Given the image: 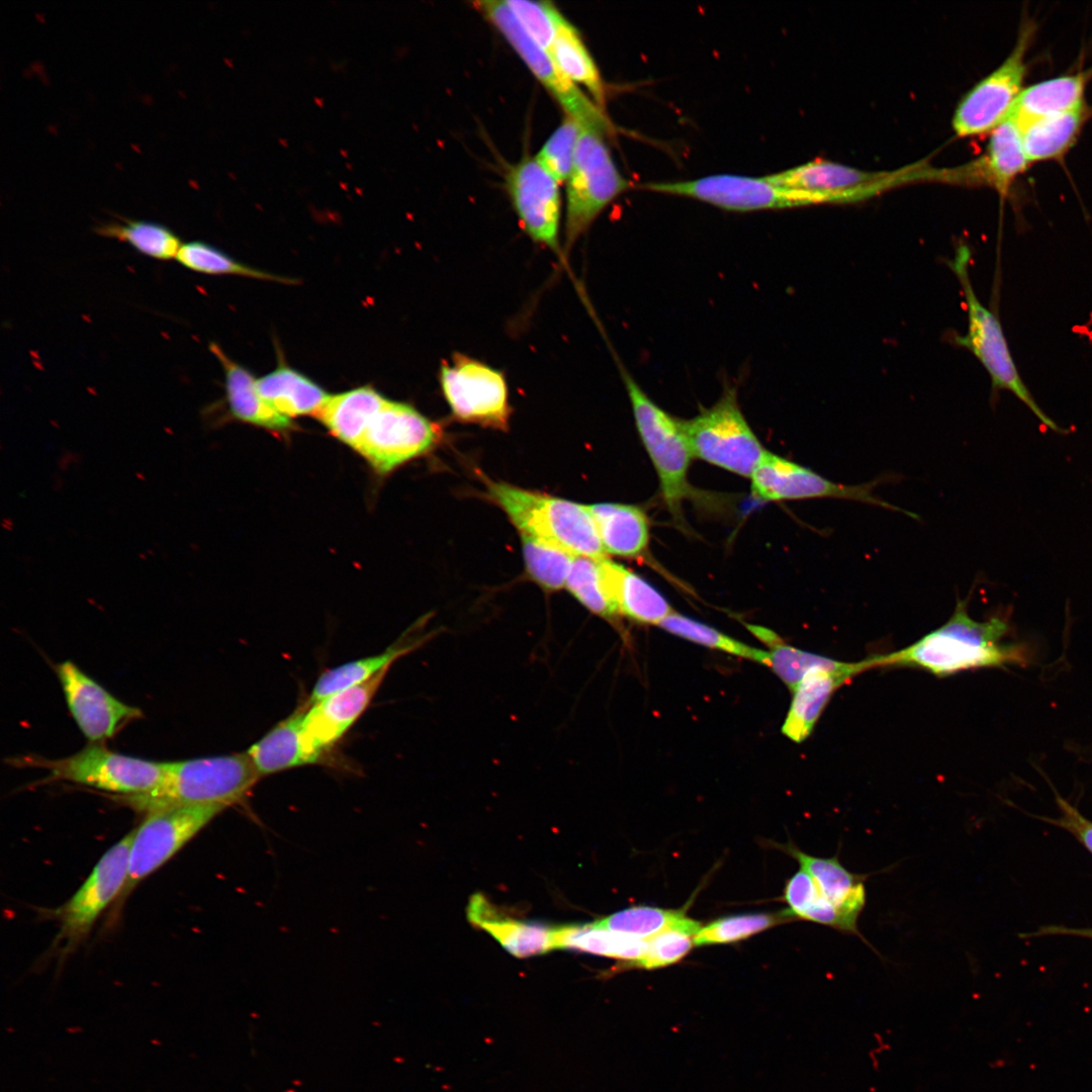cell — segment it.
Here are the masks:
<instances>
[{
    "label": "cell",
    "mask_w": 1092,
    "mask_h": 1092,
    "mask_svg": "<svg viewBox=\"0 0 1092 1092\" xmlns=\"http://www.w3.org/2000/svg\"><path fill=\"white\" fill-rule=\"evenodd\" d=\"M1008 623L1000 617L980 622L971 618L966 603L939 628L898 651L872 656L875 667L913 666L944 676L981 667L1025 664L1027 653L1017 643L1004 642Z\"/></svg>",
    "instance_id": "1"
},
{
    "label": "cell",
    "mask_w": 1092,
    "mask_h": 1092,
    "mask_svg": "<svg viewBox=\"0 0 1092 1092\" xmlns=\"http://www.w3.org/2000/svg\"><path fill=\"white\" fill-rule=\"evenodd\" d=\"M421 631L422 629L412 627L382 652L325 670L312 687L307 705L389 669L393 662L425 645L436 634Z\"/></svg>",
    "instance_id": "26"
},
{
    "label": "cell",
    "mask_w": 1092,
    "mask_h": 1092,
    "mask_svg": "<svg viewBox=\"0 0 1092 1092\" xmlns=\"http://www.w3.org/2000/svg\"><path fill=\"white\" fill-rule=\"evenodd\" d=\"M635 424L654 465L661 493L670 514L681 519L682 500L690 493L688 472L693 457L681 421L658 406L622 369Z\"/></svg>",
    "instance_id": "6"
},
{
    "label": "cell",
    "mask_w": 1092,
    "mask_h": 1092,
    "mask_svg": "<svg viewBox=\"0 0 1092 1092\" xmlns=\"http://www.w3.org/2000/svg\"><path fill=\"white\" fill-rule=\"evenodd\" d=\"M558 948L619 960L638 961L647 949V940L637 936L598 927L593 923L558 926Z\"/></svg>",
    "instance_id": "35"
},
{
    "label": "cell",
    "mask_w": 1092,
    "mask_h": 1092,
    "mask_svg": "<svg viewBox=\"0 0 1092 1092\" xmlns=\"http://www.w3.org/2000/svg\"><path fill=\"white\" fill-rule=\"evenodd\" d=\"M549 56L566 79L584 87L599 107L605 105V87L600 71L579 32L564 16L558 23Z\"/></svg>",
    "instance_id": "34"
},
{
    "label": "cell",
    "mask_w": 1092,
    "mask_h": 1092,
    "mask_svg": "<svg viewBox=\"0 0 1092 1092\" xmlns=\"http://www.w3.org/2000/svg\"><path fill=\"white\" fill-rule=\"evenodd\" d=\"M785 902L788 915L831 927L837 931L856 935L867 942L859 930L854 928L838 909L820 892L812 877L800 869L786 884Z\"/></svg>",
    "instance_id": "36"
},
{
    "label": "cell",
    "mask_w": 1092,
    "mask_h": 1092,
    "mask_svg": "<svg viewBox=\"0 0 1092 1092\" xmlns=\"http://www.w3.org/2000/svg\"><path fill=\"white\" fill-rule=\"evenodd\" d=\"M766 665L790 688L792 691L799 685L809 672L820 669H838L847 662L831 659L819 654L803 651L789 646L780 640L770 646Z\"/></svg>",
    "instance_id": "43"
},
{
    "label": "cell",
    "mask_w": 1092,
    "mask_h": 1092,
    "mask_svg": "<svg viewBox=\"0 0 1092 1092\" xmlns=\"http://www.w3.org/2000/svg\"><path fill=\"white\" fill-rule=\"evenodd\" d=\"M766 178L777 185L819 193L827 202H853L903 183L933 178V171L914 166L893 172H871L815 160Z\"/></svg>",
    "instance_id": "16"
},
{
    "label": "cell",
    "mask_w": 1092,
    "mask_h": 1092,
    "mask_svg": "<svg viewBox=\"0 0 1092 1092\" xmlns=\"http://www.w3.org/2000/svg\"><path fill=\"white\" fill-rule=\"evenodd\" d=\"M388 670L307 705L302 719V737L318 761L324 760L365 712Z\"/></svg>",
    "instance_id": "20"
},
{
    "label": "cell",
    "mask_w": 1092,
    "mask_h": 1092,
    "mask_svg": "<svg viewBox=\"0 0 1092 1092\" xmlns=\"http://www.w3.org/2000/svg\"><path fill=\"white\" fill-rule=\"evenodd\" d=\"M307 708L298 707L247 750L260 777L320 762L302 737V719Z\"/></svg>",
    "instance_id": "28"
},
{
    "label": "cell",
    "mask_w": 1092,
    "mask_h": 1092,
    "mask_svg": "<svg viewBox=\"0 0 1092 1092\" xmlns=\"http://www.w3.org/2000/svg\"><path fill=\"white\" fill-rule=\"evenodd\" d=\"M565 587L590 613L609 621L620 616L601 560L574 556Z\"/></svg>",
    "instance_id": "38"
},
{
    "label": "cell",
    "mask_w": 1092,
    "mask_h": 1092,
    "mask_svg": "<svg viewBox=\"0 0 1092 1092\" xmlns=\"http://www.w3.org/2000/svg\"><path fill=\"white\" fill-rule=\"evenodd\" d=\"M874 668L872 658L847 662L838 669H815L806 674L793 690V700L782 732L796 743L813 731L833 694L856 674Z\"/></svg>",
    "instance_id": "22"
},
{
    "label": "cell",
    "mask_w": 1092,
    "mask_h": 1092,
    "mask_svg": "<svg viewBox=\"0 0 1092 1092\" xmlns=\"http://www.w3.org/2000/svg\"><path fill=\"white\" fill-rule=\"evenodd\" d=\"M507 3L524 29L549 54L563 16L559 10L548 1L510 0Z\"/></svg>",
    "instance_id": "46"
},
{
    "label": "cell",
    "mask_w": 1092,
    "mask_h": 1092,
    "mask_svg": "<svg viewBox=\"0 0 1092 1092\" xmlns=\"http://www.w3.org/2000/svg\"><path fill=\"white\" fill-rule=\"evenodd\" d=\"M521 538L526 570L532 580L548 592L563 588L575 555L534 537Z\"/></svg>",
    "instance_id": "40"
},
{
    "label": "cell",
    "mask_w": 1092,
    "mask_h": 1092,
    "mask_svg": "<svg viewBox=\"0 0 1092 1092\" xmlns=\"http://www.w3.org/2000/svg\"><path fill=\"white\" fill-rule=\"evenodd\" d=\"M694 938V934L682 930H664L647 939L645 953L632 965L653 970L674 964L690 951Z\"/></svg>",
    "instance_id": "47"
},
{
    "label": "cell",
    "mask_w": 1092,
    "mask_h": 1092,
    "mask_svg": "<svg viewBox=\"0 0 1092 1092\" xmlns=\"http://www.w3.org/2000/svg\"><path fill=\"white\" fill-rule=\"evenodd\" d=\"M784 849L799 861L801 869L812 877L820 892L858 929V918L867 904L864 881L868 875L848 871L837 855L813 856L791 842Z\"/></svg>",
    "instance_id": "24"
},
{
    "label": "cell",
    "mask_w": 1092,
    "mask_h": 1092,
    "mask_svg": "<svg viewBox=\"0 0 1092 1092\" xmlns=\"http://www.w3.org/2000/svg\"><path fill=\"white\" fill-rule=\"evenodd\" d=\"M466 914L472 925L486 931L516 958H529L558 948V926L527 922L502 914L480 893L470 897Z\"/></svg>",
    "instance_id": "21"
},
{
    "label": "cell",
    "mask_w": 1092,
    "mask_h": 1092,
    "mask_svg": "<svg viewBox=\"0 0 1092 1092\" xmlns=\"http://www.w3.org/2000/svg\"><path fill=\"white\" fill-rule=\"evenodd\" d=\"M659 626L669 633L698 644L723 650L731 654L767 663L768 652L752 648L734 640L720 631L679 614L671 613Z\"/></svg>",
    "instance_id": "42"
},
{
    "label": "cell",
    "mask_w": 1092,
    "mask_h": 1092,
    "mask_svg": "<svg viewBox=\"0 0 1092 1092\" xmlns=\"http://www.w3.org/2000/svg\"><path fill=\"white\" fill-rule=\"evenodd\" d=\"M694 457L749 477L765 450L745 420L735 388L725 389L709 408L681 421Z\"/></svg>",
    "instance_id": "8"
},
{
    "label": "cell",
    "mask_w": 1092,
    "mask_h": 1092,
    "mask_svg": "<svg viewBox=\"0 0 1092 1092\" xmlns=\"http://www.w3.org/2000/svg\"><path fill=\"white\" fill-rule=\"evenodd\" d=\"M193 272L207 275H237L255 279L292 283V279L277 276L245 265L219 249L201 241L181 245L175 259Z\"/></svg>",
    "instance_id": "41"
},
{
    "label": "cell",
    "mask_w": 1092,
    "mask_h": 1092,
    "mask_svg": "<svg viewBox=\"0 0 1092 1092\" xmlns=\"http://www.w3.org/2000/svg\"><path fill=\"white\" fill-rule=\"evenodd\" d=\"M1042 935H1072L1092 939V928H1072L1065 926H1044L1033 933H1028L1025 937H1035Z\"/></svg>",
    "instance_id": "49"
},
{
    "label": "cell",
    "mask_w": 1092,
    "mask_h": 1092,
    "mask_svg": "<svg viewBox=\"0 0 1092 1092\" xmlns=\"http://www.w3.org/2000/svg\"><path fill=\"white\" fill-rule=\"evenodd\" d=\"M647 190L695 198L733 211L782 209L827 203L816 192L777 185L765 177L719 174L694 180L654 182Z\"/></svg>",
    "instance_id": "13"
},
{
    "label": "cell",
    "mask_w": 1092,
    "mask_h": 1092,
    "mask_svg": "<svg viewBox=\"0 0 1092 1092\" xmlns=\"http://www.w3.org/2000/svg\"><path fill=\"white\" fill-rule=\"evenodd\" d=\"M260 778L247 751L166 761L163 781L157 788L118 799L146 815L193 805L228 808L242 801Z\"/></svg>",
    "instance_id": "2"
},
{
    "label": "cell",
    "mask_w": 1092,
    "mask_h": 1092,
    "mask_svg": "<svg viewBox=\"0 0 1092 1092\" xmlns=\"http://www.w3.org/2000/svg\"><path fill=\"white\" fill-rule=\"evenodd\" d=\"M1056 803L1060 809V816L1056 818L1041 817L1042 821L1051 823L1073 834L1092 854V821L1084 817L1076 807L1055 791Z\"/></svg>",
    "instance_id": "48"
},
{
    "label": "cell",
    "mask_w": 1092,
    "mask_h": 1092,
    "mask_svg": "<svg viewBox=\"0 0 1092 1092\" xmlns=\"http://www.w3.org/2000/svg\"><path fill=\"white\" fill-rule=\"evenodd\" d=\"M1028 165L1020 125L1010 114L990 132L984 155L969 165L970 178L1005 197Z\"/></svg>",
    "instance_id": "23"
},
{
    "label": "cell",
    "mask_w": 1092,
    "mask_h": 1092,
    "mask_svg": "<svg viewBox=\"0 0 1092 1092\" xmlns=\"http://www.w3.org/2000/svg\"><path fill=\"white\" fill-rule=\"evenodd\" d=\"M56 672L71 715L90 743L102 744L142 717L139 708L119 701L74 662L59 663Z\"/></svg>",
    "instance_id": "19"
},
{
    "label": "cell",
    "mask_w": 1092,
    "mask_h": 1092,
    "mask_svg": "<svg viewBox=\"0 0 1092 1092\" xmlns=\"http://www.w3.org/2000/svg\"><path fill=\"white\" fill-rule=\"evenodd\" d=\"M601 563L620 615L659 625L672 613L664 597L641 576L608 558Z\"/></svg>",
    "instance_id": "31"
},
{
    "label": "cell",
    "mask_w": 1092,
    "mask_h": 1092,
    "mask_svg": "<svg viewBox=\"0 0 1092 1092\" xmlns=\"http://www.w3.org/2000/svg\"><path fill=\"white\" fill-rule=\"evenodd\" d=\"M970 259L969 247L962 244L957 248L953 259L948 262L962 286L968 310L967 334L957 336L954 342L969 349L979 359L990 375L994 390L1004 389L1012 392L1044 426L1055 432L1064 433L1065 431L1038 406L1024 384L998 316L978 299L969 276Z\"/></svg>",
    "instance_id": "4"
},
{
    "label": "cell",
    "mask_w": 1092,
    "mask_h": 1092,
    "mask_svg": "<svg viewBox=\"0 0 1092 1092\" xmlns=\"http://www.w3.org/2000/svg\"><path fill=\"white\" fill-rule=\"evenodd\" d=\"M13 761L15 765L49 770V781L70 782L118 797L148 793L161 784L165 775V762L124 755L94 743L64 758L30 755Z\"/></svg>",
    "instance_id": "7"
},
{
    "label": "cell",
    "mask_w": 1092,
    "mask_h": 1092,
    "mask_svg": "<svg viewBox=\"0 0 1092 1092\" xmlns=\"http://www.w3.org/2000/svg\"><path fill=\"white\" fill-rule=\"evenodd\" d=\"M224 809L219 805H193L147 814L132 830L126 882L118 900L126 898Z\"/></svg>",
    "instance_id": "12"
},
{
    "label": "cell",
    "mask_w": 1092,
    "mask_h": 1092,
    "mask_svg": "<svg viewBox=\"0 0 1092 1092\" xmlns=\"http://www.w3.org/2000/svg\"><path fill=\"white\" fill-rule=\"evenodd\" d=\"M1092 108L1083 105L1019 123L1022 146L1029 164L1057 160L1076 144Z\"/></svg>",
    "instance_id": "27"
},
{
    "label": "cell",
    "mask_w": 1092,
    "mask_h": 1092,
    "mask_svg": "<svg viewBox=\"0 0 1092 1092\" xmlns=\"http://www.w3.org/2000/svg\"><path fill=\"white\" fill-rule=\"evenodd\" d=\"M476 7L504 35L526 66L558 102L566 116L579 125L595 126L609 131L610 122L579 88L566 79L549 54L521 25L507 1H477Z\"/></svg>",
    "instance_id": "14"
},
{
    "label": "cell",
    "mask_w": 1092,
    "mask_h": 1092,
    "mask_svg": "<svg viewBox=\"0 0 1092 1092\" xmlns=\"http://www.w3.org/2000/svg\"><path fill=\"white\" fill-rule=\"evenodd\" d=\"M132 831L112 845L99 859L76 893L57 911V946L64 954L73 951L89 934L103 911L119 899L124 888Z\"/></svg>",
    "instance_id": "15"
},
{
    "label": "cell",
    "mask_w": 1092,
    "mask_h": 1092,
    "mask_svg": "<svg viewBox=\"0 0 1092 1092\" xmlns=\"http://www.w3.org/2000/svg\"><path fill=\"white\" fill-rule=\"evenodd\" d=\"M1033 34L1034 24L1026 20L1007 58L962 98L952 118V128L958 136L991 132L1010 115L1024 88L1025 56Z\"/></svg>",
    "instance_id": "10"
},
{
    "label": "cell",
    "mask_w": 1092,
    "mask_h": 1092,
    "mask_svg": "<svg viewBox=\"0 0 1092 1092\" xmlns=\"http://www.w3.org/2000/svg\"><path fill=\"white\" fill-rule=\"evenodd\" d=\"M605 551L622 557H637L649 543L645 513L636 506L601 503L588 506Z\"/></svg>",
    "instance_id": "29"
},
{
    "label": "cell",
    "mask_w": 1092,
    "mask_h": 1092,
    "mask_svg": "<svg viewBox=\"0 0 1092 1092\" xmlns=\"http://www.w3.org/2000/svg\"><path fill=\"white\" fill-rule=\"evenodd\" d=\"M779 918L767 914L729 916L709 923L695 935L696 945L737 941L778 923Z\"/></svg>",
    "instance_id": "45"
},
{
    "label": "cell",
    "mask_w": 1092,
    "mask_h": 1092,
    "mask_svg": "<svg viewBox=\"0 0 1092 1092\" xmlns=\"http://www.w3.org/2000/svg\"><path fill=\"white\" fill-rule=\"evenodd\" d=\"M487 496L518 528L521 535L558 546L575 556L607 559L588 506L486 480Z\"/></svg>",
    "instance_id": "3"
},
{
    "label": "cell",
    "mask_w": 1092,
    "mask_h": 1092,
    "mask_svg": "<svg viewBox=\"0 0 1092 1092\" xmlns=\"http://www.w3.org/2000/svg\"><path fill=\"white\" fill-rule=\"evenodd\" d=\"M1092 69L1064 74L1024 87L1011 111L1019 122L1074 109L1086 103Z\"/></svg>",
    "instance_id": "30"
},
{
    "label": "cell",
    "mask_w": 1092,
    "mask_h": 1092,
    "mask_svg": "<svg viewBox=\"0 0 1092 1092\" xmlns=\"http://www.w3.org/2000/svg\"><path fill=\"white\" fill-rule=\"evenodd\" d=\"M579 129L575 120L565 116L535 157L558 183L567 181L571 173Z\"/></svg>",
    "instance_id": "44"
},
{
    "label": "cell",
    "mask_w": 1092,
    "mask_h": 1092,
    "mask_svg": "<svg viewBox=\"0 0 1092 1092\" xmlns=\"http://www.w3.org/2000/svg\"><path fill=\"white\" fill-rule=\"evenodd\" d=\"M256 385L263 399L288 419L315 417L330 396L310 378L284 364L257 379Z\"/></svg>",
    "instance_id": "32"
},
{
    "label": "cell",
    "mask_w": 1092,
    "mask_h": 1092,
    "mask_svg": "<svg viewBox=\"0 0 1092 1092\" xmlns=\"http://www.w3.org/2000/svg\"><path fill=\"white\" fill-rule=\"evenodd\" d=\"M386 399L373 387L361 386L330 395L315 417L334 437L354 449Z\"/></svg>",
    "instance_id": "33"
},
{
    "label": "cell",
    "mask_w": 1092,
    "mask_h": 1092,
    "mask_svg": "<svg viewBox=\"0 0 1092 1092\" xmlns=\"http://www.w3.org/2000/svg\"><path fill=\"white\" fill-rule=\"evenodd\" d=\"M441 428L414 406L386 399L369 421L354 450L378 473H388L428 453Z\"/></svg>",
    "instance_id": "11"
},
{
    "label": "cell",
    "mask_w": 1092,
    "mask_h": 1092,
    "mask_svg": "<svg viewBox=\"0 0 1092 1092\" xmlns=\"http://www.w3.org/2000/svg\"><path fill=\"white\" fill-rule=\"evenodd\" d=\"M595 925L609 930L619 931L650 938L664 930L677 929L696 935L701 924L680 911L663 910L648 906H636L616 912L594 922Z\"/></svg>",
    "instance_id": "37"
},
{
    "label": "cell",
    "mask_w": 1092,
    "mask_h": 1092,
    "mask_svg": "<svg viewBox=\"0 0 1092 1092\" xmlns=\"http://www.w3.org/2000/svg\"><path fill=\"white\" fill-rule=\"evenodd\" d=\"M451 414L463 423L507 430L512 414L505 374L462 353L445 360L438 373Z\"/></svg>",
    "instance_id": "9"
},
{
    "label": "cell",
    "mask_w": 1092,
    "mask_h": 1092,
    "mask_svg": "<svg viewBox=\"0 0 1092 1092\" xmlns=\"http://www.w3.org/2000/svg\"><path fill=\"white\" fill-rule=\"evenodd\" d=\"M209 350L222 367L225 400L235 419L273 432L293 429L290 419L277 413L263 399L257 389V379L248 369L230 358L216 343L211 342Z\"/></svg>",
    "instance_id": "25"
},
{
    "label": "cell",
    "mask_w": 1092,
    "mask_h": 1092,
    "mask_svg": "<svg viewBox=\"0 0 1092 1092\" xmlns=\"http://www.w3.org/2000/svg\"><path fill=\"white\" fill-rule=\"evenodd\" d=\"M99 235L128 244L136 252L160 261L176 259L182 245L168 228L147 220H125L100 226Z\"/></svg>",
    "instance_id": "39"
},
{
    "label": "cell",
    "mask_w": 1092,
    "mask_h": 1092,
    "mask_svg": "<svg viewBox=\"0 0 1092 1092\" xmlns=\"http://www.w3.org/2000/svg\"><path fill=\"white\" fill-rule=\"evenodd\" d=\"M750 477L751 492L762 502L833 497L861 502L915 517V514L878 497L874 488L879 480L858 485L836 483L766 450Z\"/></svg>",
    "instance_id": "17"
},
{
    "label": "cell",
    "mask_w": 1092,
    "mask_h": 1092,
    "mask_svg": "<svg viewBox=\"0 0 1092 1092\" xmlns=\"http://www.w3.org/2000/svg\"><path fill=\"white\" fill-rule=\"evenodd\" d=\"M506 182L512 205L526 235L534 243L562 257L558 182L536 158L529 157L509 169Z\"/></svg>",
    "instance_id": "18"
},
{
    "label": "cell",
    "mask_w": 1092,
    "mask_h": 1092,
    "mask_svg": "<svg viewBox=\"0 0 1092 1092\" xmlns=\"http://www.w3.org/2000/svg\"><path fill=\"white\" fill-rule=\"evenodd\" d=\"M607 132L600 127L580 125L573 167L567 179L564 252L630 187L607 147L604 139Z\"/></svg>",
    "instance_id": "5"
}]
</instances>
